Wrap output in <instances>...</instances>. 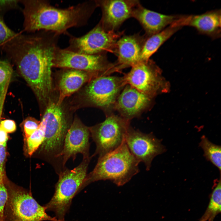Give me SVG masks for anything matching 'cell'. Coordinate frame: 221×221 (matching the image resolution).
Wrapping results in <instances>:
<instances>
[{
    "instance_id": "obj_9",
    "label": "cell",
    "mask_w": 221,
    "mask_h": 221,
    "mask_svg": "<svg viewBox=\"0 0 221 221\" xmlns=\"http://www.w3.org/2000/svg\"><path fill=\"white\" fill-rule=\"evenodd\" d=\"M123 32L105 30L99 23L85 34L76 37L69 33V45L65 48L72 52L80 54L94 55L114 53L116 43Z\"/></svg>"
},
{
    "instance_id": "obj_26",
    "label": "cell",
    "mask_w": 221,
    "mask_h": 221,
    "mask_svg": "<svg viewBox=\"0 0 221 221\" xmlns=\"http://www.w3.org/2000/svg\"><path fill=\"white\" fill-rule=\"evenodd\" d=\"M40 122L31 117L26 118L23 123L25 139H27L38 128Z\"/></svg>"
},
{
    "instance_id": "obj_13",
    "label": "cell",
    "mask_w": 221,
    "mask_h": 221,
    "mask_svg": "<svg viewBox=\"0 0 221 221\" xmlns=\"http://www.w3.org/2000/svg\"><path fill=\"white\" fill-rule=\"evenodd\" d=\"M102 12L99 23L107 31H115L125 20L132 17L136 7L140 4L135 0H96Z\"/></svg>"
},
{
    "instance_id": "obj_7",
    "label": "cell",
    "mask_w": 221,
    "mask_h": 221,
    "mask_svg": "<svg viewBox=\"0 0 221 221\" xmlns=\"http://www.w3.org/2000/svg\"><path fill=\"white\" fill-rule=\"evenodd\" d=\"M130 126V121L113 113L106 115L103 122L89 128L96 145L94 154L101 157L119 147Z\"/></svg>"
},
{
    "instance_id": "obj_21",
    "label": "cell",
    "mask_w": 221,
    "mask_h": 221,
    "mask_svg": "<svg viewBox=\"0 0 221 221\" xmlns=\"http://www.w3.org/2000/svg\"><path fill=\"white\" fill-rule=\"evenodd\" d=\"M221 181L219 180L214 186L210 195L209 203L203 215L199 220L202 221H213L221 211Z\"/></svg>"
},
{
    "instance_id": "obj_14",
    "label": "cell",
    "mask_w": 221,
    "mask_h": 221,
    "mask_svg": "<svg viewBox=\"0 0 221 221\" xmlns=\"http://www.w3.org/2000/svg\"><path fill=\"white\" fill-rule=\"evenodd\" d=\"M89 128L77 118H75L65 135L62 150L56 157H62L63 165L70 158L74 160L76 154L80 153L83 158L89 157Z\"/></svg>"
},
{
    "instance_id": "obj_19",
    "label": "cell",
    "mask_w": 221,
    "mask_h": 221,
    "mask_svg": "<svg viewBox=\"0 0 221 221\" xmlns=\"http://www.w3.org/2000/svg\"><path fill=\"white\" fill-rule=\"evenodd\" d=\"M173 24L180 27L185 25L191 26L201 33L213 34L218 32L220 28V13L213 11L200 15L179 17Z\"/></svg>"
},
{
    "instance_id": "obj_25",
    "label": "cell",
    "mask_w": 221,
    "mask_h": 221,
    "mask_svg": "<svg viewBox=\"0 0 221 221\" xmlns=\"http://www.w3.org/2000/svg\"><path fill=\"white\" fill-rule=\"evenodd\" d=\"M7 198V190L4 180V169L0 168V221H4V209Z\"/></svg>"
},
{
    "instance_id": "obj_31",
    "label": "cell",
    "mask_w": 221,
    "mask_h": 221,
    "mask_svg": "<svg viewBox=\"0 0 221 221\" xmlns=\"http://www.w3.org/2000/svg\"><path fill=\"white\" fill-rule=\"evenodd\" d=\"M8 134L0 127V144L6 145Z\"/></svg>"
},
{
    "instance_id": "obj_3",
    "label": "cell",
    "mask_w": 221,
    "mask_h": 221,
    "mask_svg": "<svg viewBox=\"0 0 221 221\" xmlns=\"http://www.w3.org/2000/svg\"><path fill=\"white\" fill-rule=\"evenodd\" d=\"M139 162L130 151L125 140L112 151L99 157L94 169L86 178V185L109 180L118 186L125 184L139 172Z\"/></svg>"
},
{
    "instance_id": "obj_1",
    "label": "cell",
    "mask_w": 221,
    "mask_h": 221,
    "mask_svg": "<svg viewBox=\"0 0 221 221\" xmlns=\"http://www.w3.org/2000/svg\"><path fill=\"white\" fill-rule=\"evenodd\" d=\"M29 35L17 33L1 47L16 64L39 102H48L52 92V68L60 35L40 31Z\"/></svg>"
},
{
    "instance_id": "obj_23",
    "label": "cell",
    "mask_w": 221,
    "mask_h": 221,
    "mask_svg": "<svg viewBox=\"0 0 221 221\" xmlns=\"http://www.w3.org/2000/svg\"><path fill=\"white\" fill-rule=\"evenodd\" d=\"M46 120L43 117L37 129L27 139V149L28 154L31 156L41 145L45 138Z\"/></svg>"
},
{
    "instance_id": "obj_12",
    "label": "cell",
    "mask_w": 221,
    "mask_h": 221,
    "mask_svg": "<svg viewBox=\"0 0 221 221\" xmlns=\"http://www.w3.org/2000/svg\"><path fill=\"white\" fill-rule=\"evenodd\" d=\"M125 140L131 153L139 163H144L147 171L150 170L153 158L166 150L161 141L152 133H144L131 126L126 133Z\"/></svg>"
},
{
    "instance_id": "obj_29",
    "label": "cell",
    "mask_w": 221,
    "mask_h": 221,
    "mask_svg": "<svg viewBox=\"0 0 221 221\" xmlns=\"http://www.w3.org/2000/svg\"><path fill=\"white\" fill-rule=\"evenodd\" d=\"M19 1L0 0V11H4L17 7Z\"/></svg>"
},
{
    "instance_id": "obj_32",
    "label": "cell",
    "mask_w": 221,
    "mask_h": 221,
    "mask_svg": "<svg viewBox=\"0 0 221 221\" xmlns=\"http://www.w3.org/2000/svg\"><path fill=\"white\" fill-rule=\"evenodd\" d=\"M58 221H66L64 220V219L63 220H58Z\"/></svg>"
},
{
    "instance_id": "obj_16",
    "label": "cell",
    "mask_w": 221,
    "mask_h": 221,
    "mask_svg": "<svg viewBox=\"0 0 221 221\" xmlns=\"http://www.w3.org/2000/svg\"><path fill=\"white\" fill-rule=\"evenodd\" d=\"M147 37L135 34L124 36L118 39L114 53L117 56L115 62L121 71L140 62L141 52Z\"/></svg>"
},
{
    "instance_id": "obj_15",
    "label": "cell",
    "mask_w": 221,
    "mask_h": 221,
    "mask_svg": "<svg viewBox=\"0 0 221 221\" xmlns=\"http://www.w3.org/2000/svg\"><path fill=\"white\" fill-rule=\"evenodd\" d=\"M153 98L126 84L117 100L114 111L124 118L130 121L140 116L150 108Z\"/></svg>"
},
{
    "instance_id": "obj_4",
    "label": "cell",
    "mask_w": 221,
    "mask_h": 221,
    "mask_svg": "<svg viewBox=\"0 0 221 221\" xmlns=\"http://www.w3.org/2000/svg\"><path fill=\"white\" fill-rule=\"evenodd\" d=\"M89 161V157L83 158L77 166L72 169L65 170L59 175L53 196L45 206L46 210L54 212L57 219H64L72 199L86 186L87 173Z\"/></svg>"
},
{
    "instance_id": "obj_28",
    "label": "cell",
    "mask_w": 221,
    "mask_h": 221,
    "mask_svg": "<svg viewBox=\"0 0 221 221\" xmlns=\"http://www.w3.org/2000/svg\"><path fill=\"white\" fill-rule=\"evenodd\" d=\"M0 127L7 134L14 132L16 126L15 122L10 119H6L0 122Z\"/></svg>"
},
{
    "instance_id": "obj_8",
    "label": "cell",
    "mask_w": 221,
    "mask_h": 221,
    "mask_svg": "<svg viewBox=\"0 0 221 221\" xmlns=\"http://www.w3.org/2000/svg\"><path fill=\"white\" fill-rule=\"evenodd\" d=\"M126 85L123 76L97 77L87 85L86 99L91 105L102 109L106 115L113 113L117 100Z\"/></svg>"
},
{
    "instance_id": "obj_6",
    "label": "cell",
    "mask_w": 221,
    "mask_h": 221,
    "mask_svg": "<svg viewBox=\"0 0 221 221\" xmlns=\"http://www.w3.org/2000/svg\"><path fill=\"white\" fill-rule=\"evenodd\" d=\"M52 67L71 68L95 73L99 76L118 72L115 62L109 61L106 53L94 55L80 54L57 46L53 54Z\"/></svg>"
},
{
    "instance_id": "obj_20",
    "label": "cell",
    "mask_w": 221,
    "mask_h": 221,
    "mask_svg": "<svg viewBox=\"0 0 221 221\" xmlns=\"http://www.w3.org/2000/svg\"><path fill=\"white\" fill-rule=\"evenodd\" d=\"M181 27L172 25L156 33L147 36L143 44L140 56V62L147 60L161 46Z\"/></svg>"
},
{
    "instance_id": "obj_11",
    "label": "cell",
    "mask_w": 221,
    "mask_h": 221,
    "mask_svg": "<svg viewBox=\"0 0 221 221\" xmlns=\"http://www.w3.org/2000/svg\"><path fill=\"white\" fill-rule=\"evenodd\" d=\"M123 76L126 84L153 97L163 88L160 69L152 60L140 62Z\"/></svg>"
},
{
    "instance_id": "obj_22",
    "label": "cell",
    "mask_w": 221,
    "mask_h": 221,
    "mask_svg": "<svg viewBox=\"0 0 221 221\" xmlns=\"http://www.w3.org/2000/svg\"><path fill=\"white\" fill-rule=\"evenodd\" d=\"M206 159L217 167L221 172V149L220 145L211 142L205 136H203L199 143Z\"/></svg>"
},
{
    "instance_id": "obj_18",
    "label": "cell",
    "mask_w": 221,
    "mask_h": 221,
    "mask_svg": "<svg viewBox=\"0 0 221 221\" xmlns=\"http://www.w3.org/2000/svg\"><path fill=\"white\" fill-rule=\"evenodd\" d=\"M132 17L136 19L149 36L158 33L179 17L162 14L147 9L139 4L133 11Z\"/></svg>"
},
{
    "instance_id": "obj_24",
    "label": "cell",
    "mask_w": 221,
    "mask_h": 221,
    "mask_svg": "<svg viewBox=\"0 0 221 221\" xmlns=\"http://www.w3.org/2000/svg\"><path fill=\"white\" fill-rule=\"evenodd\" d=\"M13 73V69L7 61L0 60V101L6 93Z\"/></svg>"
},
{
    "instance_id": "obj_17",
    "label": "cell",
    "mask_w": 221,
    "mask_h": 221,
    "mask_svg": "<svg viewBox=\"0 0 221 221\" xmlns=\"http://www.w3.org/2000/svg\"><path fill=\"white\" fill-rule=\"evenodd\" d=\"M64 70L59 80V96L56 104L60 106L64 99L78 91L85 83L99 76L86 71L71 69Z\"/></svg>"
},
{
    "instance_id": "obj_2",
    "label": "cell",
    "mask_w": 221,
    "mask_h": 221,
    "mask_svg": "<svg viewBox=\"0 0 221 221\" xmlns=\"http://www.w3.org/2000/svg\"><path fill=\"white\" fill-rule=\"evenodd\" d=\"M20 1L24 6V29L33 33L44 30L67 35L68 29L86 25L98 7L96 0L86 1L65 8L56 7L47 0Z\"/></svg>"
},
{
    "instance_id": "obj_27",
    "label": "cell",
    "mask_w": 221,
    "mask_h": 221,
    "mask_svg": "<svg viewBox=\"0 0 221 221\" xmlns=\"http://www.w3.org/2000/svg\"><path fill=\"white\" fill-rule=\"evenodd\" d=\"M17 33L10 29L0 18V47L15 36Z\"/></svg>"
},
{
    "instance_id": "obj_30",
    "label": "cell",
    "mask_w": 221,
    "mask_h": 221,
    "mask_svg": "<svg viewBox=\"0 0 221 221\" xmlns=\"http://www.w3.org/2000/svg\"><path fill=\"white\" fill-rule=\"evenodd\" d=\"M6 145L0 144V168H3L6 156Z\"/></svg>"
},
{
    "instance_id": "obj_10",
    "label": "cell",
    "mask_w": 221,
    "mask_h": 221,
    "mask_svg": "<svg viewBox=\"0 0 221 221\" xmlns=\"http://www.w3.org/2000/svg\"><path fill=\"white\" fill-rule=\"evenodd\" d=\"M43 117L46 120L45 140L41 149L47 154H59L62 149L64 139L70 126L60 106L49 101Z\"/></svg>"
},
{
    "instance_id": "obj_5",
    "label": "cell",
    "mask_w": 221,
    "mask_h": 221,
    "mask_svg": "<svg viewBox=\"0 0 221 221\" xmlns=\"http://www.w3.org/2000/svg\"><path fill=\"white\" fill-rule=\"evenodd\" d=\"M6 188L4 221H58L47 214L45 207L37 203L30 192L17 187Z\"/></svg>"
},
{
    "instance_id": "obj_33",
    "label": "cell",
    "mask_w": 221,
    "mask_h": 221,
    "mask_svg": "<svg viewBox=\"0 0 221 221\" xmlns=\"http://www.w3.org/2000/svg\"><path fill=\"white\" fill-rule=\"evenodd\" d=\"M199 221H200V220H199Z\"/></svg>"
}]
</instances>
